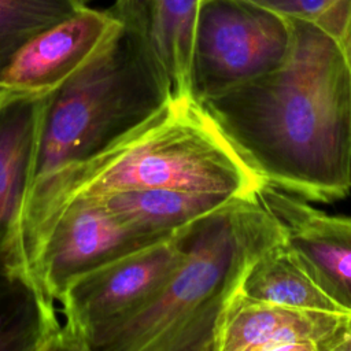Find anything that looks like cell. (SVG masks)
Returning <instances> with one entry per match:
<instances>
[{"instance_id": "12", "label": "cell", "mask_w": 351, "mask_h": 351, "mask_svg": "<svg viewBox=\"0 0 351 351\" xmlns=\"http://www.w3.org/2000/svg\"><path fill=\"white\" fill-rule=\"evenodd\" d=\"M232 200L234 199L217 193L154 188L111 195L96 203L137 229L159 236H174L189 232L197 222Z\"/></svg>"}, {"instance_id": "13", "label": "cell", "mask_w": 351, "mask_h": 351, "mask_svg": "<svg viewBox=\"0 0 351 351\" xmlns=\"http://www.w3.org/2000/svg\"><path fill=\"white\" fill-rule=\"evenodd\" d=\"M240 292L288 307L344 313L311 280L284 241L265 251L250 266Z\"/></svg>"}, {"instance_id": "8", "label": "cell", "mask_w": 351, "mask_h": 351, "mask_svg": "<svg viewBox=\"0 0 351 351\" xmlns=\"http://www.w3.org/2000/svg\"><path fill=\"white\" fill-rule=\"evenodd\" d=\"M123 34L121 21L110 10L84 5L26 41L0 71V86L29 101L48 97Z\"/></svg>"}, {"instance_id": "19", "label": "cell", "mask_w": 351, "mask_h": 351, "mask_svg": "<svg viewBox=\"0 0 351 351\" xmlns=\"http://www.w3.org/2000/svg\"><path fill=\"white\" fill-rule=\"evenodd\" d=\"M92 1H95V0H81V3L85 4V5H89Z\"/></svg>"}, {"instance_id": "14", "label": "cell", "mask_w": 351, "mask_h": 351, "mask_svg": "<svg viewBox=\"0 0 351 351\" xmlns=\"http://www.w3.org/2000/svg\"><path fill=\"white\" fill-rule=\"evenodd\" d=\"M37 126V100L0 117V263L10 222L21 197Z\"/></svg>"}, {"instance_id": "2", "label": "cell", "mask_w": 351, "mask_h": 351, "mask_svg": "<svg viewBox=\"0 0 351 351\" xmlns=\"http://www.w3.org/2000/svg\"><path fill=\"white\" fill-rule=\"evenodd\" d=\"M289 19L282 64L203 103L265 182L330 203L351 191V69L333 36Z\"/></svg>"}, {"instance_id": "5", "label": "cell", "mask_w": 351, "mask_h": 351, "mask_svg": "<svg viewBox=\"0 0 351 351\" xmlns=\"http://www.w3.org/2000/svg\"><path fill=\"white\" fill-rule=\"evenodd\" d=\"M137 64L123 34L58 92L37 100V126L22 191L103 144L122 111L126 84Z\"/></svg>"}, {"instance_id": "10", "label": "cell", "mask_w": 351, "mask_h": 351, "mask_svg": "<svg viewBox=\"0 0 351 351\" xmlns=\"http://www.w3.org/2000/svg\"><path fill=\"white\" fill-rule=\"evenodd\" d=\"M258 197L281 225L285 245L311 280L351 314V217L326 214L267 182Z\"/></svg>"}, {"instance_id": "7", "label": "cell", "mask_w": 351, "mask_h": 351, "mask_svg": "<svg viewBox=\"0 0 351 351\" xmlns=\"http://www.w3.org/2000/svg\"><path fill=\"white\" fill-rule=\"evenodd\" d=\"M163 237L169 236L137 229L96 202L71 207L49 236L30 292L36 311L33 341L49 325L55 302L73 278Z\"/></svg>"}, {"instance_id": "4", "label": "cell", "mask_w": 351, "mask_h": 351, "mask_svg": "<svg viewBox=\"0 0 351 351\" xmlns=\"http://www.w3.org/2000/svg\"><path fill=\"white\" fill-rule=\"evenodd\" d=\"M189 232L163 237L73 278L59 293L37 350H88L103 328L143 306L176 270Z\"/></svg>"}, {"instance_id": "3", "label": "cell", "mask_w": 351, "mask_h": 351, "mask_svg": "<svg viewBox=\"0 0 351 351\" xmlns=\"http://www.w3.org/2000/svg\"><path fill=\"white\" fill-rule=\"evenodd\" d=\"M284 241L258 193L197 222L170 277L143 306L99 330L88 350L217 351L219 325L250 266Z\"/></svg>"}, {"instance_id": "9", "label": "cell", "mask_w": 351, "mask_h": 351, "mask_svg": "<svg viewBox=\"0 0 351 351\" xmlns=\"http://www.w3.org/2000/svg\"><path fill=\"white\" fill-rule=\"evenodd\" d=\"M200 0H114L108 8L163 96L193 92V49Z\"/></svg>"}, {"instance_id": "11", "label": "cell", "mask_w": 351, "mask_h": 351, "mask_svg": "<svg viewBox=\"0 0 351 351\" xmlns=\"http://www.w3.org/2000/svg\"><path fill=\"white\" fill-rule=\"evenodd\" d=\"M347 315L262 302L239 291L222 317L217 351H329Z\"/></svg>"}, {"instance_id": "6", "label": "cell", "mask_w": 351, "mask_h": 351, "mask_svg": "<svg viewBox=\"0 0 351 351\" xmlns=\"http://www.w3.org/2000/svg\"><path fill=\"white\" fill-rule=\"evenodd\" d=\"M292 45V22L251 0H200L193 92L207 101L277 69Z\"/></svg>"}, {"instance_id": "18", "label": "cell", "mask_w": 351, "mask_h": 351, "mask_svg": "<svg viewBox=\"0 0 351 351\" xmlns=\"http://www.w3.org/2000/svg\"><path fill=\"white\" fill-rule=\"evenodd\" d=\"M22 101H29V100H25L18 93H14V92L0 86V117L4 115L11 107H14Z\"/></svg>"}, {"instance_id": "15", "label": "cell", "mask_w": 351, "mask_h": 351, "mask_svg": "<svg viewBox=\"0 0 351 351\" xmlns=\"http://www.w3.org/2000/svg\"><path fill=\"white\" fill-rule=\"evenodd\" d=\"M84 5L81 0H0V71L26 41Z\"/></svg>"}, {"instance_id": "16", "label": "cell", "mask_w": 351, "mask_h": 351, "mask_svg": "<svg viewBox=\"0 0 351 351\" xmlns=\"http://www.w3.org/2000/svg\"><path fill=\"white\" fill-rule=\"evenodd\" d=\"M288 18L310 21L343 47L351 69V0H251Z\"/></svg>"}, {"instance_id": "17", "label": "cell", "mask_w": 351, "mask_h": 351, "mask_svg": "<svg viewBox=\"0 0 351 351\" xmlns=\"http://www.w3.org/2000/svg\"><path fill=\"white\" fill-rule=\"evenodd\" d=\"M329 351H351V314L346 317L339 335L330 344Z\"/></svg>"}, {"instance_id": "1", "label": "cell", "mask_w": 351, "mask_h": 351, "mask_svg": "<svg viewBox=\"0 0 351 351\" xmlns=\"http://www.w3.org/2000/svg\"><path fill=\"white\" fill-rule=\"evenodd\" d=\"M263 182L202 100L163 96L140 121L22 191L4 240L3 271L30 293L51 233L80 203L154 188L236 199L256 195Z\"/></svg>"}]
</instances>
